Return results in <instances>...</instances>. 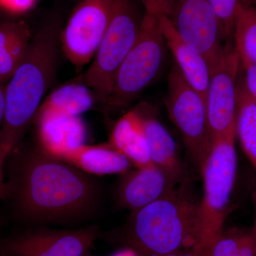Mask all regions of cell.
Masks as SVG:
<instances>
[{"label": "cell", "mask_w": 256, "mask_h": 256, "mask_svg": "<svg viewBox=\"0 0 256 256\" xmlns=\"http://www.w3.org/2000/svg\"><path fill=\"white\" fill-rule=\"evenodd\" d=\"M14 160L6 191L25 220L69 222L86 216L96 208L99 188L90 175L40 149Z\"/></svg>", "instance_id": "cell-1"}, {"label": "cell", "mask_w": 256, "mask_h": 256, "mask_svg": "<svg viewBox=\"0 0 256 256\" xmlns=\"http://www.w3.org/2000/svg\"><path fill=\"white\" fill-rule=\"evenodd\" d=\"M200 200L190 180L131 213L126 236L140 256H163L196 247L200 236Z\"/></svg>", "instance_id": "cell-2"}, {"label": "cell", "mask_w": 256, "mask_h": 256, "mask_svg": "<svg viewBox=\"0 0 256 256\" xmlns=\"http://www.w3.org/2000/svg\"><path fill=\"white\" fill-rule=\"evenodd\" d=\"M60 37L56 25L42 30L5 86L4 121L0 132V150L14 152L41 106L54 76Z\"/></svg>", "instance_id": "cell-3"}, {"label": "cell", "mask_w": 256, "mask_h": 256, "mask_svg": "<svg viewBox=\"0 0 256 256\" xmlns=\"http://www.w3.org/2000/svg\"><path fill=\"white\" fill-rule=\"evenodd\" d=\"M236 130L216 138L200 174L203 198L200 200V236L196 250L206 256L216 238L223 230L230 212V200L237 172Z\"/></svg>", "instance_id": "cell-4"}, {"label": "cell", "mask_w": 256, "mask_h": 256, "mask_svg": "<svg viewBox=\"0 0 256 256\" xmlns=\"http://www.w3.org/2000/svg\"><path fill=\"white\" fill-rule=\"evenodd\" d=\"M143 15L140 16L133 0H112L105 35L90 66L76 80L105 104L112 94L120 67L137 41Z\"/></svg>", "instance_id": "cell-5"}, {"label": "cell", "mask_w": 256, "mask_h": 256, "mask_svg": "<svg viewBox=\"0 0 256 256\" xmlns=\"http://www.w3.org/2000/svg\"><path fill=\"white\" fill-rule=\"evenodd\" d=\"M166 46L158 12L146 8L137 41L116 74L108 108H124L150 85L162 67Z\"/></svg>", "instance_id": "cell-6"}, {"label": "cell", "mask_w": 256, "mask_h": 256, "mask_svg": "<svg viewBox=\"0 0 256 256\" xmlns=\"http://www.w3.org/2000/svg\"><path fill=\"white\" fill-rule=\"evenodd\" d=\"M164 104L190 162L200 173L212 146L206 100L185 80L176 63L170 70Z\"/></svg>", "instance_id": "cell-7"}, {"label": "cell", "mask_w": 256, "mask_h": 256, "mask_svg": "<svg viewBox=\"0 0 256 256\" xmlns=\"http://www.w3.org/2000/svg\"><path fill=\"white\" fill-rule=\"evenodd\" d=\"M153 8L169 20L186 44L208 65L223 53L220 24L208 0H151Z\"/></svg>", "instance_id": "cell-8"}, {"label": "cell", "mask_w": 256, "mask_h": 256, "mask_svg": "<svg viewBox=\"0 0 256 256\" xmlns=\"http://www.w3.org/2000/svg\"><path fill=\"white\" fill-rule=\"evenodd\" d=\"M208 66L210 76L206 105L213 142L216 138L236 130L240 60L235 44L224 45L223 53Z\"/></svg>", "instance_id": "cell-9"}, {"label": "cell", "mask_w": 256, "mask_h": 256, "mask_svg": "<svg viewBox=\"0 0 256 256\" xmlns=\"http://www.w3.org/2000/svg\"><path fill=\"white\" fill-rule=\"evenodd\" d=\"M112 0H85L76 8L60 36L66 56L77 68L95 56L110 22Z\"/></svg>", "instance_id": "cell-10"}, {"label": "cell", "mask_w": 256, "mask_h": 256, "mask_svg": "<svg viewBox=\"0 0 256 256\" xmlns=\"http://www.w3.org/2000/svg\"><path fill=\"white\" fill-rule=\"evenodd\" d=\"M98 236L96 226L77 229L42 228L6 239V256H84Z\"/></svg>", "instance_id": "cell-11"}, {"label": "cell", "mask_w": 256, "mask_h": 256, "mask_svg": "<svg viewBox=\"0 0 256 256\" xmlns=\"http://www.w3.org/2000/svg\"><path fill=\"white\" fill-rule=\"evenodd\" d=\"M117 191L120 206L137 212L168 194L180 184L153 164L122 174Z\"/></svg>", "instance_id": "cell-12"}, {"label": "cell", "mask_w": 256, "mask_h": 256, "mask_svg": "<svg viewBox=\"0 0 256 256\" xmlns=\"http://www.w3.org/2000/svg\"><path fill=\"white\" fill-rule=\"evenodd\" d=\"M35 119L40 149L48 156L60 159L85 142L86 129L79 116L38 111Z\"/></svg>", "instance_id": "cell-13"}, {"label": "cell", "mask_w": 256, "mask_h": 256, "mask_svg": "<svg viewBox=\"0 0 256 256\" xmlns=\"http://www.w3.org/2000/svg\"><path fill=\"white\" fill-rule=\"evenodd\" d=\"M158 15L166 46L174 56L175 63L185 80L206 100L210 76L208 62L184 41L164 15L159 12Z\"/></svg>", "instance_id": "cell-14"}, {"label": "cell", "mask_w": 256, "mask_h": 256, "mask_svg": "<svg viewBox=\"0 0 256 256\" xmlns=\"http://www.w3.org/2000/svg\"><path fill=\"white\" fill-rule=\"evenodd\" d=\"M90 175L124 174L132 170V164L110 143L82 144L66 153L60 159Z\"/></svg>", "instance_id": "cell-15"}, {"label": "cell", "mask_w": 256, "mask_h": 256, "mask_svg": "<svg viewBox=\"0 0 256 256\" xmlns=\"http://www.w3.org/2000/svg\"><path fill=\"white\" fill-rule=\"evenodd\" d=\"M111 146L136 168L152 164L142 112L130 110L116 122L110 133Z\"/></svg>", "instance_id": "cell-16"}, {"label": "cell", "mask_w": 256, "mask_h": 256, "mask_svg": "<svg viewBox=\"0 0 256 256\" xmlns=\"http://www.w3.org/2000/svg\"><path fill=\"white\" fill-rule=\"evenodd\" d=\"M143 118L152 164L178 184L190 180L176 143L168 130L153 116L143 114Z\"/></svg>", "instance_id": "cell-17"}, {"label": "cell", "mask_w": 256, "mask_h": 256, "mask_svg": "<svg viewBox=\"0 0 256 256\" xmlns=\"http://www.w3.org/2000/svg\"><path fill=\"white\" fill-rule=\"evenodd\" d=\"M31 32L23 21L0 24V82H8L28 53Z\"/></svg>", "instance_id": "cell-18"}, {"label": "cell", "mask_w": 256, "mask_h": 256, "mask_svg": "<svg viewBox=\"0 0 256 256\" xmlns=\"http://www.w3.org/2000/svg\"><path fill=\"white\" fill-rule=\"evenodd\" d=\"M236 98V137L256 172V102L248 94L240 74L237 82Z\"/></svg>", "instance_id": "cell-19"}, {"label": "cell", "mask_w": 256, "mask_h": 256, "mask_svg": "<svg viewBox=\"0 0 256 256\" xmlns=\"http://www.w3.org/2000/svg\"><path fill=\"white\" fill-rule=\"evenodd\" d=\"M92 92L80 82H75L58 88L46 98L38 111H50L70 116H80L92 108Z\"/></svg>", "instance_id": "cell-20"}, {"label": "cell", "mask_w": 256, "mask_h": 256, "mask_svg": "<svg viewBox=\"0 0 256 256\" xmlns=\"http://www.w3.org/2000/svg\"><path fill=\"white\" fill-rule=\"evenodd\" d=\"M234 44L239 55L256 65V8L239 2L234 24Z\"/></svg>", "instance_id": "cell-21"}, {"label": "cell", "mask_w": 256, "mask_h": 256, "mask_svg": "<svg viewBox=\"0 0 256 256\" xmlns=\"http://www.w3.org/2000/svg\"><path fill=\"white\" fill-rule=\"evenodd\" d=\"M220 24V38L224 45L234 44V24L240 0H208Z\"/></svg>", "instance_id": "cell-22"}, {"label": "cell", "mask_w": 256, "mask_h": 256, "mask_svg": "<svg viewBox=\"0 0 256 256\" xmlns=\"http://www.w3.org/2000/svg\"><path fill=\"white\" fill-rule=\"evenodd\" d=\"M250 230L224 228L212 244L206 256H234Z\"/></svg>", "instance_id": "cell-23"}, {"label": "cell", "mask_w": 256, "mask_h": 256, "mask_svg": "<svg viewBox=\"0 0 256 256\" xmlns=\"http://www.w3.org/2000/svg\"><path fill=\"white\" fill-rule=\"evenodd\" d=\"M240 78L248 94L256 102V65L242 56H240Z\"/></svg>", "instance_id": "cell-24"}, {"label": "cell", "mask_w": 256, "mask_h": 256, "mask_svg": "<svg viewBox=\"0 0 256 256\" xmlns=\"http://www.w3.org/2000/svg\"><path fill=\"white\" fill-rule=\"evenodd\" d=\"M256 244L250 230L245 240L234 256H256Z\"/></svg>", "instance_id": "cell-25"}, {"label": "cell", "mask_w": 256, "mask_h": 256, "mask_svg": "<svg viewBox=\"0 0 256 256\" xmlns=\"http://www.w3.org/2000/svg\"><path fill=\"white\" fill-rule=\"evenodd\" d=\"M2 2L13 10L22 11L28 10L34 2L35 0H0Z\"/></svg>", "instance_id": "cell-26"}, {"label": "cell", "mask_w": 256, "mask_h": 256, "mask_svg": "<svg viewBox=\"0 0 256 256\" xmlns=\"http://www.w3.org/2000/svg\"><path fill=\"white\" fill-rule=\"evenodd\" d=\"M9 156L0 150V200L4 196L6 192V184L4 182V166L5 162Z\"/></svg>", "instance_id": "cell-27"}, {"label": "cell", "mask_w": 256, "mask_h": 256, "mask_svg": "<svg viewBox=\"0 0 256 256\" xmlns=\"http://www.w3.org/2000/svg\"><path fill=\"white\" fill-rule=\"evenodd\" d=\"M5 111V86L0 82V132L4 121Z\"/></svg>", "instance_id": "cell-28"}, {"label": "cell", "mask_w": 256, "mask_h": 256, "mask_svg": "<svg viewBox=\"0 0 256 256\" xmlns=\"http://www.w3.org/2000/svg\"><path fill=\"white\" fill-rule=\"evenodd\" d=\"M163 256H201L196 248L192 247L190 248L183 249V250H178V252H172V254H166Z\"/></svg>", "instance_id": "cell-29"}, {"label": "cell", "mask_w": 256, "mask_h": 256, "mask_svg": "<svg viewBox=\"0 0 256 256\" xmlns=\"http://www.w3.org/2000/svg\"><path fill=\"white\" fill-rule=\"evenodd\" d=\"M252 206H254V225H252V228L250 229V232H252V237H254V240H255L256 244V188H255V190H252Z\"/></svg>", "instance_id": "cell-30"}, {"label": "cell", "mask_w": 256, "mask_h": 256, "mask_svg": "<svg viewBox=\"0 0 256 256\" xmlns=\"http://www.w3.org/2000/svg\"><path fill=\"white\" fill-rule=\"evenodd\" d=\"M111 256H140V255L134 249L130 248L122 249V250H118V252H114Z\"/></svg>", "instance_id": "cell-31"}, {"label": "cell", "mask_w": 256, "mask_h": 256, "mask_svg": "<svg viewBox=\"0 0 256 256\" xmlns=\"http://www.w3.org/2000/svg\"><path fill=\"white\" fill-rule=\"evenodd\" d=\"M242 4L248 5L256 8V0H240Z\"/></svg>", "instance_id": "cell-32"}]
</instances>
